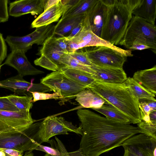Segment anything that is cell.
Listing matches in <instances>:
<instances>
[{
  "instance_id": "41",
  "label": "cell",
  "mask_w": 156,
  "mask_h": 156,
  "mask_svg": "<svg viewBox=\"0 0 156 156\" xmlns=\"http://www.w3.org/2000/svg\"><path fill=\"white\" fill-rule=\"evenodd\" d=\"M4 151L5 156H23V152L11 149L0 148Z\"/></svg>"
},
{
  "instance_id": "8",
  "label": "cell",
  "mask_w": 156,
  "mask_h": 156,
  "mask_svg": "<svg viewBox=\"0 0 156 156\" xmlns=\"http://www.w3.org/2000/svg\"><path fill=\"white\" fill-rule=\"evenodd\" d=\"M68 132L82 134L80 125L78 127L62 117H48L40 122L38 135L41 143L48 142L49 139L56 135H67Z\"/></svg>"
},
{
  "instance_id": "47",
  "label": "cell",
  "mask_w": 156,
  "mask_h": 156,
  "mask_svg": "<svg viewBox=\"0 0 156 156\" xmlns=\"http://www.w3.org/2000/svg\"><path fill=\"white\" fill-rule=\"evenodd\" d=\"M44 156H51V155L48 154H46L44 155Z\"/></svg>"
},
{
  "instance_id": "5",
  "label": "cell",
  "mask_w": 156,
  "mask_h": 156,
  "mask_svg": "<svg viewBox=\"0 0 156 156\" xmlns=\"http://www.w3.org/2000/svg\"><path fill=\"white\" fill-rule=\"evenodd\" d=\"M146 43L155 53L156 52V27L134 16L129 23L119 45L129 49L135 41Z\"/></svg>"
},
{
  "instance_id": "48",
  "label": "cell",
  "mask_w": 156,
  "mask_h": 156,
  "mask_svg": "<svg viewBox=\"0 0 156 156\" xmlns=\"http://www.w3.org/2000/svg\"><path fill=\"white\" fill-rule=\"evenodd\" d=\"M1 62H0V72L1 68Z\"/></svg>"
},
{
  "instance_id": "34",
  "label": "cell",
  "mask_w": 156,
  "mask_h": 156,
  "mask_svg": "<svg viewBox=\"0 0 156 156\" xmlns=\"http://www.w3.org/2000/svg\"><path fill=\"white\" fill-rule=\"evenodd\" d=\"M139 102L140 113L142 121L148 122H152L151 121L149 117L150 113L151 112L150 107L147 103L145 101H139Z\"/></svg>"
},
{
  "instance_id": "30",
  "label": "cell",
  "mask_w": 156,
  "mask_h": 156,
  "mask_svg": "<svg viewBox=\"0 0 156 156\" xmlns=\"http://www.w3.org/2000/svg\"><path fill=\"white\" fill-rule=\"evenodd\" d=\"M7 97L20 111L29 112L33 106L31 96H22L11 94Z\"/></svg>"
},
{
  "instance_id": "3",
  "label": "cell",
  "mask_w": 156,
  "mask_h": 156,
  "mask_svg": "<svg viewBox=\"0 0 156 156\" xmlns=\"http://www.w3.org/2000/svg\"><path fill=\"white\" fill-rule=\"evenodd\" d=\"M87 89L125 115L131 123L138 124L142 121L138 100L123 83H109L95 80Z\"/></svg>"
},
{
  "instance_id": "11",
  "label": "cell",
  "mask_w": 156,
  "mask_h": 156,
  "mask_svg": "<svg viewBox=\"0 0 156 156\" xmlns=\"http://www.w3.org/2000/svg\"><path fill=\"white\" fill-rule=\"evenodd\" d=\"M123 156H156V138L140 133L134 135L121 145Z\"/></svg>"
},
{
  "instance_id": "40",
  "label": "cell",
  "mask_w": 156,
  "mask_h": 156,
  "mask_svg": "<svg viewBox=\"0 0 156 156\" xmlns=\"http://www.w3.org/2000/svg\"><path fill=\"white\" fill-rule=\"evenodd\" d=\"M83 20L80 23L72 30L68 36L66 37L68 41L75 37L81 30L83 27Z\"/></svg>"
},
{
  "instance_id": "31",
  "label": "cell",
  "mask_w": 156,
  "mask_h": 156,
  "mask_svg": "<svg viewBox=\"0 0 156 156\" xmlns=\"http://www.w3.org/2000/svg\"><path fill=\"white\" fill-rule=\"evenodd\" d=\"M61 61L65 66L88 73L91 75L93 74V71L90 66L84 65L71 56L68 53L64 54L61 57Z\"/></svg>"
},
{
  "instance_id": "26",
  "label": "cell",
  "mask_w": 156,
  "mask_h": 156,
  "mask_svg": "<svg viewBox=\"0 0 156 156\" xmlns=\"http://www.w3.org/2000/svg\"><path fill=\"white\" fill-rule=\"evenodd\" d=\"M59 71L71 80L85 87L87 89L95 81L91 77V74L69 67H62Z\"/></svg>"
},
{
  "instance_id": "32",
  "label": "cell",
  "mask_w": 156,
  "mask_h": 156,
  "mask_svg": "<svg viewBox=\"0 0 156 156\" xmlns=\"http://www.w3.org/2000/svg\"><path fill=\"white\" fill-rule=\"evenodd\" d=\"M30 93L31 94L33 97L32 103L40 100L52 99L60 100L61 98L60 95L58 93L56 92H54L52 94L37 91L30 92Z\"/></svg>"
},
{
  "instance_id": "12",
  "label": "cell",
  "mask_w": 156,
  "mask_h": 156,
  "mask_svg": "<svg viewBox=\"0 0 156 156\" xmlns=\"http://www.w3.org/2000/svg\"><path fill=\"white\" fill-rule=\"evenodd\" d=\"M34 122L30 112L0 110V133L23 130Z\"/></svg>"
},
{
  "instance_id": "13",
  "label": "cell",
  "mask_w": 156,
  "mask_h": 156,
  "mask_svg": "<svg viewBox=\"0 0 156 156\" xmlns=\"http://www.w3.org/2000/svg\"><path fill=\"white\" fill-rule=\"evenodd\" d=\"M34 80L30 82L25 80L23 77L18 75L0 81V87L9 90L18 94H24L28 96L27 93L30 92H45L51 91L48 87L40 83H34Z\"/></svg>"
},
{
  "instance_id": "23",
  "label": "cell",
  "mask_w": 156,
  "mask_h": 156,
  "mask_svg": "<svg viewBox=\"0 0 156 156\" xmlns=\"http://www.w3.org/2000/svg\"><path fill=\"white\" fill-rule=\"evenodd\" d=\"M85 16V14H83L60 19L55 26L52 34L61 37L65 36V35L70 33L76 26L82 22Z\"/></svg>"
},
{
  "instance_id": "4",
  "label": "cell",
  "mask_w": 156,
  "mask_h": 156,
  "mask_svg": "<svg viewBox=\"0 0 156 156\" xmlns=\"http://www.w3.org/2000/svg\"><path fill=\"white\" fill-rule=\"evenodd\" d=\"M40 122L33 123L22 130L0 133V149L32 151L41 144L38 135Z\"/></svg>"
},
{
  "instance_id": "36",
  "label": "cell",
  "mask_w": 156,
  "mask_h": 156,
  "mask_svg": "<svg viewBox=\"0 0 156 156\" xmlns=\"http://www.w3.org/2000/svg\"><path fill=\"white\" fill-rule=\"evenodd\" d=\"M0 110L8 111H19L8 99L7 96L0 97Z\"/></svg>"
},
{
  "instance_id": "39",
  "label": "cell",
  "mask_w": 156,
  "mask_h": 156,
  "mask_svg": "<svg viewBox=\"0 0 156 156\" xmlns=\"http://www.w3.org/2000/svg\"><path fill=\"white\" fill-rule=\"evenodd\" d=\"M149 48V47L146 43L143 42L136 41L133 43L129 49L132 50H141Z\"/></svg>"
},
{
  "instance_id": "10",
  "label": "cell",
  "mask_w": 156,
  "mask_h": 156,
  "mask_svg": "<svg viewBox=\"0 0 156 156\" xmlns=\"http://www.w3.org/2000/svg\"><path fill=\"white\" fill-rule=\"evenodd\" d=\"M55 25L51 24L36 28L31 33L22 37L8 36L5 41L11 51L20 50L26 53L34 44L42 45L53 33Z\"/></svg>"
},
{
  "instance_id": "6",
  "label": "cell",
  "mask_w": 156,
  "mask_h": 156,
  "mask_svg": "<svg viewBox=\"0 0 156 156\" xmlns=\"http://www.w3.org/2000/svg\"><path fill=\"white\" fill-rule=\"evenodd\" d=\"M40 83L60 95L61 98L59 103L61 105L75 98L78 93L87 89L67 77L60 71L47 74L41 80Z\"/></svg>"
},
{
  "instance_id": "7",
  "label": "cell",
  "mask_w": 156,
  "mask_h": 156,
  "mask_svg": "<svg viewBox=\"0 0 156 156\" xmlns=\"http://www.w3.org/2000/svg\"><path fill=\"white\" fill-rule=\"evenodd\" d=\"M97 46L108 47L122 53L128 56H132L131 51L124 50L112 45L94 34L92 31L87 16L86 15L81 30L75 37L69 41L67 44L68 53L79 49Z\"/></svg>"
},
{
  "instance_id": "22",
  "label": "cell",
  "mask_w": 156,
  "mask_h": 156,
  "mask_svg": "<svg viewBox=\"0 0 156 156\" xmlns=\"http://www.w3.org/2000/svg\"><path fill=\"white\" fill-rule=\"evenodd\" d=\"M75 100L82 107L87 108H97L104 104H107L101 98L87 89L78 93L76 95Z\"/></svg>"
},
{
  "instance_id": "25",
  "label": "cell",
  "mask_w": 156,
  "mask_h": 156,
  "mask_svg": "<svg viewBox=\"0 0 156 156\" xmlns=\"http://www.w3.org/2000/svg\"><path fill=\"white\" fill-rule=\"evenodd\" d=\"M98 0H74L72 5L64 13L61 19L75 16L89 14Z\"/></svg>"
},
{
  "instance_id": "42",
  "label": "cell",
  "mask_w": 156,
  "mask_h": 156,
  "mask_svg": "<svg viewBox=\"0 0 156 156\" xmlns=\"http://www.w3.org/2000/svg\"><path fill=\"white\" fill-rule=\"evenodd\" d=\"M60 0H44V11L56 4Z\"/></svg>"
},
{
  "instance_id": "38",
  "label": "cell",
  "mask_w": 156,
  "mask_h": 156,
  "mask_svg": "<svg viewBox=\"0 0 156 156\" xmlns=\"http://www.w3.org/2000/svg\"><path fill=\"white\" fill-rule=\"evenodd\" d=\"M7 56V45L2 34L0 32V62L1 63Z\"/></svg>"
},
{
  "instance_id": "46",
  "label": "cell",
  "mask_w": 156,
  "mask_h": 156,
  "mask_svg": "<svg viewBox=\"0 0 156 156\" xmlns=\"http://www.w3.org/2000/svg\"><path fill=\"white\" fill-rule=\"evenodd\" d=\"M0 156H5V152L0 150Z\"/></svg>"
},
{
  "instance_id": "43",
  "label": "cell",
  "mask_w": 156,
  "mask_h": 156,
  "mask_svg": "<svg viewBox=\"0 0 156 156\" xmlns=\"http://www.w3.org/2000/svg\"><path fill=\"white\" fill-rule=\"evenodd\" d=\"M143 101H145L147 103L148 105L150 107L151 112L156 111V101L147 100Z\"/></svg>"
},
{
  "instance_id": "45",
  "label": "cell",
  "mask_w": 156,
  "mask_h": 156,
  "mask_svg": "<svg viewBox=\"0 0 156 156\" xmlns=\"http://www.w3.org/2000/svg\"><path fill=\"white\" fill-rule=\"evenodd\" d=\"M23 156H34L32 151H28L26 152Z\"/></svg>"
},
{
  "instance_id": "35",
  "label": "cell",
  "mask_w": 156,
  "mask_h": 156,
  "mask_svg": "<svg viewBox=\"0 0 156 156\" xmlns=\"http://www.w3.org/2000/svg\"><path fill=\"white\" fill-rule=\"evenodd\" d=\"M68 54L71 56L84 65L90 66L93 65L88 58L85 51H76L73 52Z\"/></svg>"
},
{
  "instance_id": "15",
  "label": "cell",
  "mask_w": 156,
  "mask_h": 156,
  "mask_svg": "<svg viewBox=\"0 0 156 156\" xmlns=\"http://www.w3.org/2000/svg\"><path fill=\"white\" fill-rule=\"evenodd\" d=\"M25 53L19 50L11 51L2 65H6L15 69L19 75L23 77L44 73L33 66L28 60Z\"/></svg>"
},
{
  "instance_id": "24",
  "label": "cell",
  "mask_w": 156,
  "mask_h": 156,
  "mask_svg": "<svg viewBox=\"0 0 156 156\" xmlns=\"http://www.w3.org/2000/svg\"><path fill=\"white\" fill-rule=\"evenodd\" d=\"M57 143L49 140V143L51 147L45 146L41 144L34 149L45 152L52 156H82L80 149L76 151L68 152L61 141L57 137H55Z\"/></svg>"
},
{
  "instance_id": "2",
  "label": "cell",
  "mask_w": 156,
  "mask_h": 156,
  "mask_svg": "<svg viewBox=\"0 0 156 156\" xmlns=\"http://www.w3.org/2000/svg\"><path fill=\"white\" fill-rule=\"evenodd\" d=\"M140 0H102L107 10L101 38L112 45H119Z\"/></svg>"
},
{
  "instance_id": "44",
  "label": "cell",
  "mask_w": 156,
  "mask_h": 156,
  "mask_svg": "<svg viewBox=\"0 0 156 156\" xmlns=\"http://www.w3.org/2000/svg\"><path fill=\"white\" fill-rule=\"evenodd\" d=\"M149 117L151 122L153 123H156V111L151 112Z\"/></svg>"
},
{
  "instance_id": "29",
  "label": "cell",
  "mask_w": 156,
  "mask_h": 156,
  "mask_svg": "<svg viewBox=\"0 0 156 156\" xmlns=\"http://www.w3.org/2000/svg\"><path fill=\"white\" fill-rule=\"evenodd\" d=\"M68 42L66 37H56L52 34L47 38L43 45L58 52L68 54Z\"/></svg>"
},
{
  "instance_id": "18",
  "label": "cell",
  "mask_w": 156,
  "mask_h": 156,
  "mask_svg": "<svg viewBox=\"0 0 156 156\" xmlns=\"http://www.w3.org/2000/svg\"><path fill=\"white\" fill-rule=\"evenodd\" d=\"M40 57L35 60L34 64L53 72L59 71L65 66L62 63L61 57L65 54L52 50L42 45L37 55Z\"/></svg>"
},
{
  "instance_id": "19",
  "label": "cell",
  "mask_w": 156,
  "mask_h": 156,
  "mask_svg": "<svg viewBox=\"0 0 156 156\" xmlns=\"http://www.w3.org/2000/svg\"><path fill=\"white\" fill-rule=\"evenodd\" d=\"M107 10L106 5L102 0H98L87 16L91 30L101 38Z\"/></svg>"
},
{
  "instance_id": "37",
  "label": "cell",
  "mask_w": 156,
  "mask_h": 156,
  "mask_svg": "<svg viewBox=\"0 0 156 156\" xmlns=\"http://www.w3.org/2000/svg\"><path fill=\"white\" fill-rule=\"evenodd\" d=\"M8 0H0V22L4 23L8 21L9 18Z\"/></svg>"
},
{
  "instance_id": "27",
  "label": "cell",
  "mask_w": 156,
  "mask_h": 156,
  "mask_svg": "<svg viewBox=\"0 0 156 156\" xmlns=\"http://www.w3.org/2000/svg\"><path fill=\"white\" fill-rule=\"evenodd\" d=\"M123 84L130 89L138 101H156L155 98V96L143 87L133 77L127 78Z\"/></svg>"
},
{
  "instance_id": "16",
  "label": "cell",
  "mask_w": 156,
  "mask_h": 156,
  "mask_svg": "<svg viewBox=\"0 0 156 156\" xmlns=\"http://www.w3.org/2000/svg\"><path fill=\"white\" fill-rule=\"evenodd\" d=\"M90 67L93 71L91 77L98 82L122 84L127 78L123 68L101 66L93 64Z\"/></svg>"
},
{
  "instance_id": "33",
  "label": "cell",
  "mask_w": 156,
  "mask_h": 156,
  "mask_svg": "<svg viewBox=\"0 0 156 156\" xmlns=\"http://www.w3.org/2000/svg\"><path fill=\"white\" fill-rule=\"evenodd\" d=\"M137 125L144 133L156 138V123L142 121Z\"/></svg>"
},
{
  "instance_id": "28",
  "label": "cell",
  "mask_w": 156,
  "mask_h": 156,
  "mask_svg": "<svg viewBox=\"0 0 156 156\" xmlns=\"http://www.w3.org/2000/svg\"><path fill=\"white\" fill-rule=\"evenodd\" d=\"M92 109L108 118L122 123L131 124L129 120L125 115L111 105L104 104L99 108Z\"/></svg>"
},
{
  "instance_id": "20",
  "label": "cell",
  "mask_w": 156,
  "mask_h": 156,
  "mask_svg": "<svg viewBox=\"0 0 156 156\" xmlns=\"http://www.w3.org/2000/svg\"><path fill=\"white\" fill-rule=\"evenodd\" d=\"M133 78L145 89L156 96V65L149 69L137 71Z\"/></svg>"
},
{
  "instance_id": "9",
  "label": "cell",
  "mask_w": 156,
  "mask_h": 156,
  "mask_svg": "<svg viewBox=\"0 0 156 156\" xmlns=\"http://www.w3.org/2000/svg\"><path fill=\"white\" fill-rule=\"evenodd\" d=\"M86 49L87 57L93 64L106 67L123 68L127 56L117 50L104 46L91 47Z\"/></svg>"
},
{
  "instance_id": "1",
  "label": "cell",
  "mask_w": 156,
  "mask_h": 156,
  "mask_svg": "<svg viewBox=\"0 0 156 156\" xmlns=\"http://www.w3.org/2000/svg\"><path fill=\"white\" fill-rule=\"evenodd\" d=\"M77 114L82 129L80 149L83 156H99L121 146L131 136L144 133L138 126L102 116L88 110L79 109Z\"/></svg>"
},
{
  "instance_id": "17",
  "label": "cell",
  "mask_w": 156,
  "mask_h": 156,
  "mask_svg": "<svg viewBox=\"0 0 156 156\" xmlns=\"http://www.w3.org/2000/svg\"><path fill=\"white\" fill-rule=\"evenodd\" d=\"M44 0H19L10 3L9 14L18 17L26 14L40 15L44 11Z\"/></svg>"
},
{
  "instance_id": "14",
  "label": "cell",
  "mask_w": 156,
  "mask_h": 156,
  "mask_svg": "<svg viewBox=\"0 0 156 156\" xmlns=\"http://www.w3.org/2000/svg\"><path fill=\"white\" fill-rule=\"evenodd\" d=\"M74 0H60L56 4L44 11L31 24L32 28L46 26L58 21L72 5Z\"/></svg>"
},
{
  "instance_id": "21",
  "label": "cell",
  "mask_w": 156,
  "mask_h": 156,
  "mask_svg": "<svg viewBox=\"0 0 156 156\" xmlns=\"http://www.w3.org/2000/svg\"><path fill=\"white\" fill-rule=\"evenodd\" d=\"M133 16L155 25L156 17V0H141L133 12Z\"/></svg>"
}]
</instances>
